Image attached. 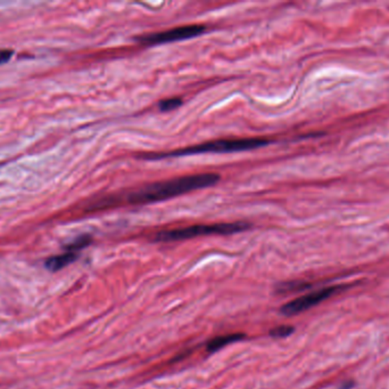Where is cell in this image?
I'll use <instances>...</instances> for the list:
<instances>
[{"mask_svg":"<svg viewBox=\"0 0 389 389\" xmlns=\"http://www.w3.org/2000/svg\"><path fill=\"white\" fill-rule=\"evenodd\" d=\"M220 180L218 174H197L172 180L148 184L125 194V202L130 204L160 202L192 191L215 185Z\"/></svg>","mask_w":389,"mask_h":389,"instance_id":"cell-1","label":"cell"},{"mask_svg":"<svg viewBox=\"0 0 389 389\" xmlns=\"http://www.w3.org/2000/svg\"><path fill=\"white\" fill-rule=\"evenodd\" d=\"M270 144V141L264 139H218L212 142L203 143L198 145L189 146L187 149L177 150L166 153H149L142 156L147 160H160L177 156H194L204 153H231L259 149Z\"/></svg>","mask_w":389,"mask_h":389,"instance_id":"cell-2","label":"cell"},{"mask_svg":"<svg viewBox=\"0 0 389 389\" xmlns=\"http://www.w3.org/2000/svg\"><path fill=\"white\" fill-rule=\"evenodd\" d=\"M249 224L244 222L237 223H218L210 225H194L182 227L175 230L162 231L156 234L155 241L158 242H172V241L188 240L192 237H205V235H228L249 230Z\"/></svg>","mask_w":389,"mask_h":389,"instance_id":"cell-3","label":"cell"},{"mask_svg":"<svg viewBox=\"0 0 389 389\" xmlns=\"http://www.w3.org/2000/svg\"><path fill=\"white\" fill-rule=\"evenodd\" d=\"M206 27L204 25H185V27H175L171 30L163 31V32H155V34H145L138 37V41L144 45H162L173 43V41L186 40L198 37L201 34H204Z\"/></svg>","mask_w":389,"mask_h":389,"instance_id":"cell-4","label":"cell"},{"mask_svg":"<svg viewBox=\"0 0 389 389\" xmlns=\"http://www.w3.org/2000/svg\"><path fill=\"white\" fill-rule=\"evenodd\" d=\"M337 292H338L337 287H329V288L321 289L318 292L305 294L303 297L296 298L294 300L289 301L282 306L281 313L286 316L299 314V313L308 311L310 308L314 307L316 305L323 303V300L328 299L330 296Z\"/></svg>","mask_w":389,"mask_h":389,"instance_id":"cell-5","label":"cell"},{"mask_svg":"<svg viewBox=\"0 0 389 389\" xmlns=\"http://www.w3.org/2000/svg\"><path fill=\"white\" fill-rule=\"evenodd\" d=\"M77 257H79V252L66 250L64 254L48 258L47 261H45V266L48 271L58 272L62 268H66L67 265L72 264L73 261H77Z\"/></svg>","mask_w":389,"mask_h":389,"instance_id":"cell-6","label":"cell"},{"mask_svg":"<svg viewBox=\"0 0 389 389\" xmlns=\"http://www.w3.org/2000/svg\"><path fill=\"white\" fill-rule=\"evenodd\" d=\"M245 338L244 333H231V335H220L216 338L212 339L208 344V352H216L218 349H223L225 346L239 342Z\"/></svg>","mask_w":389,"mask_h":389,"instance_id":"cell-7","label":"cell"},{"mask_svg":"<svg viewBox=\"0 0 389 389\" xmlns=\"http://www.w3.org/2000/svg\"><path fill=\"white\" fill-rule=\"evenodd\" d=\"M90 235H82V237H77V240H74L72 244H68L66 247L67 251H74V252H79L81 249L87 247L91 244Z\"/></svg>","mask_w":389,"mask_h":389,"instance_id":"cell-8","label":"cell"},{"mask_svg":"<svg viewBox=\"0 0 389 389\" xmlns=\"http://www.w3.org/2000/svg\"><path fill=\"white\" fill-rule=\"evenodd\" d=\"M181 105V98H168V99L162 101L161 103L158 104V108H160V111L162 112L173 111L175 108H180Z\"/></svg>","mask_w":389,"mask_h":389,"instance_id":"cell-9","label":"cell"},{"mask_svg":"<svg viewBox=\"0 0 389 389\" xmlns=\"http://www.w3.org/2000/svg\"><path fill=\"white\" fill-rule=\"evenodd\" d=\"M292 332H294V328L290 325H280V327L272 329L270 335L275 338H284V337L292 335Z\"/></svg>","mask_w":389,"mask_h":389,"instance_id":"cell-10","label":"cell"},{"mask_svg":"<svg viewBox=\"0 0 389 389\" xmlns=\"http://www.w3.org/2000/svg\"><path fill=\"white\" fill-rule=\"evenodd\" d=\"M13 56V51L10 49H0V64L10 61Z\"/></svg>","mask_w":389,"mask_h":389,"instance_id":"cell-11","label":"cell"}]
</instances>
